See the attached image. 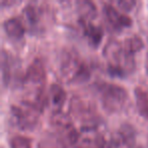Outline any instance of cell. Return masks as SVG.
Instances as JSON below:
<instances>
[{
	"mask_svg": "<svg viewBox=\"0 0 148 148\" xmlns=\"http://www.w3.org/2000/svg\"><path fill=\"white\" fill-rule=\"evenodd\" d=\"M79 23L82 29L83 35L87 39L89 45L93 48L99 47L103 37V29L99 25H93L91 21H79Z\"/></svg>",
	"mask_w": 148,
	"mask_h": 148,
	"instance_id": "obj_9",
	"label": "cell"
},
{
	"mask_svg": "<svg viewBox=\"0 0 148 148\" xmlns=\"http://www.w3.org/2000/svg\"><path fill=\"white\" fill-rule=\"evenodd\" d=\"M9 111L12 123L21 131L35 129L39 122L40 114L42 113L39 109L25 101H21L18 105H11Z\"/></svg>",
	"mask_w": 148,
	"mask_h": 148,
	"instance_id": "obj_5",
	"label": "cell"
},
{
	"mask_svg": "<svg viewBox=\"0 0 148 148\" xmlns=\"http://www.w3.org/2000/svg\"><path fill=\"white\" fill-rule=\"evenodd\" d=\"M60 74L67 82H83L90 76L87 64L75 50H64L60 59Z\"/></svg>",
	"mask_w": 148,
	"mask_h": 148,
	"instance_id": "obj_1",
	"label": "cell"
},
{
	"mask_svg": "<svg viewBox=\"0 0 148 148\" xmlns=\"http://www.w3.org/2000/svg\"><path fill=\"white\" fill-rule=\"evenodd\" d=\"M46 81V69L43 62L36 58L25 69L21 84L29 87V91H35L44 88Z\"/></svg>",
	"mask_w": 148,
	"mask_h": 148,
	"instance_id": "obj_6",
	"label": "cell"
},
{
	"mask_svg": "<svg viewBox=\"0 0 148 148\" xmlns=\"http://www.w3.org/2000/svg\"><path fill=\"white\" fill-rule=\"evenodd\" d=\"M115 136L118 139V141H119L121 147L122 146H124V147H132L136 141L137 132H136V129L131 124L124 123L122 125H120V127L118 128Z\"/></svg>",
	"mask_w": 148,
	"mask_h": 148,
	"instance_id": "obj_12",
	"label": "cell"
},
{
	"mask_svg": "<svg viewBox=\"0 0 148 148\" xmlns=\"http://www.w3.org/2000/svg\"><path fill=\"white\" fill-rule=\"evenodd\" d=\"M123 47L127 53L134 56V54L141 51L143 49L144 47L143 39L138 35H131L124 40Z\"/></svg>",
	"mask_w": 148,
	"mask_h": 148,
	"instance_id": "obj_16",
	"label": "cell"
},
{
	"mask_svg": "<svg viewBox=\"0 0 148 148\" xmlns=\"http://www.w3.org/2000/svg\"><path fill=\"white\" fill-rule=\"evenodd\" d=\"M103 54L108 61V67L120 69L127 75L135 68L134 56L125 51L123 44L115 39H110L105 45Z\"/></svg>",
	"mask_w": 148,
	"mask_h": 148,
	"instance_id": "obj_3",
	"label": "cell"
},
{
	"mask_svg": "<svg viewBox=\"0 0 148 148\" xmlns=\"http://www.w3.org/2000/svg\"><path fill=\"white\" fill-rule=\"evenodd\" d=\"M103 12L105 14V18L107 23L114 29H123L125 27H129L132 25V18L127 14L118 10L111 3H103Z\"/></svg>",
	"mask_w": 148,
	"mask_h": 148,
	"instance_id": "obj_7",
	"label": "cell"
},
{
	"mask_svg": "<svg viewBox=\"0 0 148 148\" xmlns=\"http://www.w3.org/2000/svg\"><path fill=\"white\" fill-rule=\"evenodd\" d=\"M70 112L77 120L81 122V131L97 130L101 117L97 115L95 107L89 101L80 97H72L70 101Z\"/></svg>",
	"mask_w": 148,
	"mask_h": 148,
	"instance_id": "obj_4",
	"label": "cell"
},
{
	"mask_svg": "<svg viewBox=\"0 0 148 148\" xmlns=\"http://www.w3.org/2000/svg\"><path fill=\"white\" fill-rule=\"evenodd\" d=\"M17 63L14 56L11 55L5 49L1 50V73H2V82L5 86H8L17 80Z\"/></svg>",
	"mask_w": 148,
	"mask_h": 148,
	"instance_id": "obj_8",
	"label": "cell"
},
{
	"mask_svg": "<svg viewBox=\"0 0 148 148\" xmlns=\"http://www.w3.org/2000/svg\"><path fill=\"white\" fill-rule=\"evenodd\" d=\"M136 4H137V2L134 0H119V1H117V5L119 9H121L122 11H126V12L132 10Z\"/></svg>",
	"mask_w": 148,
	"mask_h": 148,
	"instance_id": "obj_19",
	"label": "cell"
},
{
	"mask_svg": "<svg viewBox=\"0 0 148 148\" xmlns=\"http://www.w3.org/2000/svg\"><path fill=\"white\" fill-rule=\"evenodd\" d=\"M2 27L7 37L14 41L21 40L25 33V27L23 21L16 16H11L5 19L2 23Z\"/></svg>",
	"mask_w": 148,
	"mask_h": 148,
	"instance_id": "obj_10",
	"label": "cell"
},
{
	"mask_svg": "<svg viewBox=\"0 0 148 148\" xmlns=\"http://www.w3.org/2000/svg\"><path fill=\"white\" fill-rule=\"evenodd\" d=\"M15 1H7V0H1V6H5V5H11L13 4Z\"/></svg>",
	"mask_w": 148,
	"mask_h": 148,
	"instance_id": "obj_20",
	"label": "cell"
},
{
	"mask_svg": "<svg viewBox=\"0 0 148 148\" xmlns=\"http://www.w3.org/2000/svg\"><path fill=\"white\" fill-rule=\"evenodd\" d=\"M41 8H43V7H41V5L39 6L37 3L29 2L23 9V15L25 23L29 25L32 31L40 25L41 15L43 13V9Z\"/></svg>",
	"mask_w": 148,
	"mask_h": 148,
	"instance_id": "obj_13",
	"label": "cell"
},
{
	"mask_svg": "<svg viewBox=\"0 0 148 148\" xmlns=\"http://www.w3.org/2000/svg\"><path fill=\"white\" fill-rule=\"evenodd\" d=\"M48 103L53 107L54 112L62 111L66 101V91L59 83H51L48 89Z\"/></svg>",
	"mask_w": 148,
	"mask_h": 148,
	"instance_id": "obj_11",
	"label": "cell"
},
{
	"mask_svg": "<svg viewBox=\"0 0 148 148\" xmlns=\"http://www.w3.org/2000/svg\"><path fill=\"white\" fill-rule=\"evenodd\" d=\"M77 11L79 13V21H91V19L95 18L97 15V7L95 3L87 0L77 1Z\"/></svg>",
	"mask_w": 148,
	"mask_h": 148,
	"instance_id": "obj_15",
	"label": "cell"
},
{
	"mask_svg": "<svg viewBox=\"0 0 148 148\" xmlns=\"http://www.w3.org/2000/svg\"><path fill=\"white\" fill-rule=\"evenodd\" d=\"M37 148H66L63 141L57 138H46L39 142Z\"/></svg>",
	"mask_w": 148,
	"mask_h": 148,
	"instance_id": "obj_18",
	"label": "cell"
},
{
	"mask_svg": "<svg viewBox=\"0 0 148 148\" xmlns=\"http://www.w3.org/2000/svg\"><path fill=\"white\" fill-rule=\"evenodd\" d=\"M97 91L103 110L109 114L121 112L129 97L127 89L116 83H101L97 85Z\"/></svg>",
	"mask_w": 148,
	"mask_h": 148,
	"instance_id": "obj_2",
	"label": "cell"
},
{
	"mask_svg": "<svg viewBox=\"0 0 148 148\" xmlns=\"http://www.w3.org/2000/svg\"><path fill=\"white\" fill-rule=\"evenodd\" d=\"M134 148H145V147H143V146H137V147H134Z\"/></svg>",
	"mask_w": 148,
	"mask_h": 148,
	"instance_id": "obj_22",
	"label": "cell"
},
{
	"mask_svg": "<svg viewBox=\"0 0 148 148\" xmlns=\"http://www.w3.org/2000/svg\"><path fill=\"white\" fill-rule=\"evenodd\" d=\"M134 97L139 115L148 120V92L143 87L136 86L134 89Z\"/></svg>",
	"mask_w": 148,
	"mask_h": 148,
	"instance_id": "obj_14",
	"label": "cell"
},
{
	"mask_svg": "<svg viewBox=\"0 0 148 148\" xmlns=\"http://www.w3.org/2000/svg\"><path fill=\"white\" fill-rule=\"evenodd\" d=\"M9 148H32V140L21 135L12 136L9 139Z\"/></svg>",
	"mask_w": 148,
	"mask_h": 148,
	"instance_id": "obj_17",
	"label": "cell"
},
{
	"mask_svg": "<svg viewBox=\"0 0 148 148\" xmlns=\"http://www.w3.org/2000/svg\"><path fill=\"white\" fill-rule=\"evenodd\" d=\"M145 70H146V73L148 74V52H147V56H146V61H145Z\"/></svg>",
	"mask_w": 148,
	"mask_h": 148,
	"instance_id": "obj_21",
	"label": "cell"
}]
</instances>
